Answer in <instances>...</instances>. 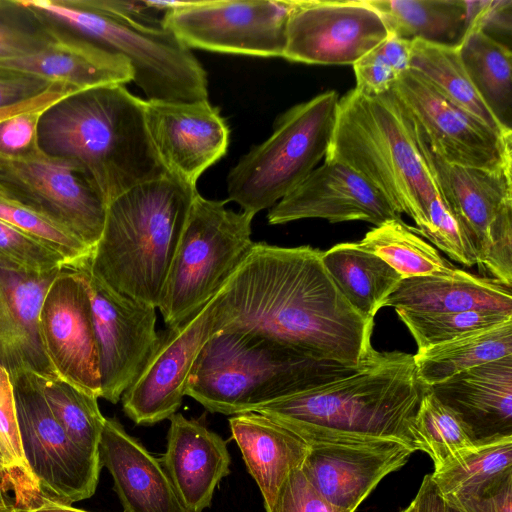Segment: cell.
I'll use <instances>...</instances> for the list:
<instances>
[{"label":"cell","instance_id":"cell-1","mask_svg":"<svg viewBox=\"0 0 512 512\" xmlns=\"http://www.w3.org/2000/svg\"><path fill=\"white\" fill-rule=\"evenodd\" d=\"M322 252L254 242L218 293L220 331L262 335L319 360L367 362L377 352L371 344L374 322L341 294Z\"/></svg>","mask_w":512,"mask_h":512},{"label":"cell","instance_id":"cell-2","mask_svg":"<svg viewBox=\"0 0 512 512\" xmlns=\"http://www.w3.org/2000/svg\"><path fill=\"white\" fill-rule=\"evenodd\" d=\"M423 388L412 354L377 351L347 376L253 412L286 427L309 446L397 441L416 452L412 425Z\"/></svg>","mask_w":512,"mask_h":512},{"label":"cell","instance_id":"cell-3","mask_svg":"<svg viewBox=\"0 0 512 512\" xmlns=\"http://www.w3.org/2000/svg\"><path fill=\"white\" fill-rule=\"evenodd\" d=\"M38 147L78 164L107 204L168 172L152 144L145 100L122 84L72 92L39 119Z\"/></svg>","mask_w":512,"mask_h":512},{"label":"cell","instance_id":"cell-4","mask_svg":"<svg viewBox=\"0 0 512 512\" xmlns=\"http://www.w3.org/2000/svg\"><path fill=\"white\" fill-rule=\"evenodd\" d=\"M197 187L166 175L107 204L90 271L115 291L158 308Z\"/></svg>","mask_w":512,"mask_h":512},{"label":"cell","instance_id":"cell-5","mask_svg":"<svg viewBox=\"0 0 512 512\" xmlns=\"http://www.w3.org/2000/svg\"><path fill=\"white\" fill-rule=\"evenodd\" d=\"M324 159L354 169L383 194L420 234L439 190L418 147L412 122L389 90L369 97L350 90L339 99Z\"/></svg>","mask_w":512,"mask_h":512},{"label":"cell","instance_id":"cell-6","mask_svg":"<svg viewBox=\"0 0 512 512\" xmlns=\"http://www.w3.org/2000/svg\"><path fill=\"white\" fill-rule=\"evenodd\" d=\"M362 365L319 360L254 333L220 331L199 353L186 396L210 412L238 415L347 376Z\"/></svg>","mask_w":512,"mask_h":512},{"label":"cell","instance_id":"cell-7","mask_svg":"<svg viewBox=\"0 0 512 512\" xmlns=\"http://www.w3.org/2000/svg\"><path fill=\"white\" fill-rule=\"evenodd\" d=\"M50 20L125 58L132 81L149 101L208 99L207 74L189 48L168 29L138 27L80 5L77 0H25Z\"/></svg>","mask_w":512,"mask_h":512},{"label":"cell","instance_id":"cell-8","mask_svg":"<svg viewBox=\"0 0 512 512\" xmlns=\"http://www.w3.org/2000/svg\"><path fill=\"white\" fill-rule=\"evenodd\" d=\"M339 99L326 91L280 115L272 134L228 172L227 200L255 216L301 184L328 152Z\"/></svg>","mask_w":512,"mask_h":512},{"label":"cell","instance_id":"cell-9","mask_svg":"<svg viewBox=\"0 0 512 512\" xmlns=\"http://www.w3.org/2000/svg\"><path fill=\"white\" fill-rule=\"evenodd\" d=\"M194 197L158 308L167 327L186 322L225 286L248 255L253 215Z\"/></svg>","mask_w":512,"mask_h":512},{"label":"cell","instance_id":"cell-10","mask_svg":"<svg viewBox=\"0 0 512 512\" xmlns=\"http://www.w3.org/2000/svg\"><path fill=\"white\" fill-rule=\"evenodd\" d=\"M412 125L423 159L464 230L479 270L512 287L511 168L489 171L446 163Z\"/></svg>","mask_w":512,"mask_h":512},{"label":"cell","instance_id":"cell-11","mask_svg":"<svg viewBox=\"0 0 512 512\" xmlns=\"http://www.w3.org/2000/svg\"><path fill=\"white\" fill-rule=\"evenodd\" d=\"M0 190L66 228L94 251L107 202L75 162L39 147L21 156L0 155Z\"/></svg>","mask_w":512,"mask_h":512},{"label":"cell","instance_id":"cell-12","mask_svg":"<svg viewBox=\"0 0 512 512\" xmlns=\"http://www.w3.org/2000/svg\"><path fill=\"white\" fill-rule=\"evenodd\" d=\"M298 0H196L166 13L164 27L187 48L283 57Z\"/></svg>","mask_w":512,"mask_h":512},{"label":"cell","instance_id":"cell-13","mask_svg":"<svg viewBox=\"0 0 512 512\" xmlns=\"http://www.w3.org/2000/svg\"><path fill=\"white\" fill-rule=\"evenodd\" d=\"M10 378L22 452L44 497L70 505L93 496L100 461L82 451L58 423L36 374L21 371Z\"/></svg>","mask_w":512,"mask_h":512},{"label":"cell","instance_id":"cell-14","mask_svg":"<svg viewBox=\"0 0 512 512\" xmlns=\"http://www.w3.org/2000/svg\"><path fill=\"white\" fill-rule=\"evenodd\" d=\"M432 151L449 164L501 171L512 168V137H504L415 72L391 88Z\"/></svg>","mask_w":512,"mask_h":512},{"label":"cell","instance_id":"cell-15","mask_svg":"<svg viewBox=\"0 0 512 512\" xmlns=\"http://www.w3.org/2000/svg\"><path fill=\"white\" fill-rule=\"evenodd\" d=\"M88 261L74 270L90 297L99 354L100 398L116 404L138 378L158 343L157 308L109 287L93 275Z\"/></svg>","mask_w":512,"mask_h":512},{"label":"cell","instance_id":"cell-16","mask_svg":"<svg viewBox=\"0 0 512 512\" xmlns=\"http://www.w3.org/2000/svg\"><path fill=\"white\" fill-rule=\"evenodd\" d=\"M38 333L54 375L100 398L99 354L91 302L76 270L65 267L51 281L40 307Z\"/></svg>","mask_w":512,"mask_h":512},{"label":"cell","instance_id":"cell-17","mask_svg":"<svg viewBox=\"0 0 512 512\" xmlns=\"http://www.w3.org/2000/svg\"><path fill=\"white\" fill-rule=\"evenodd\" d=\"M220 329L217 294L192 318L159 333L151 357L121 397L125 414L137 425H153L175 414L199 353Z\"/></svg>","mask_w":512,"mask_h":512},{"label":"cell","instance_id":"cell-18","mask_svg":"<svg viewBox=\"0 0 512 512\" xmlns=\"http://www.w3.org/2000/svg\"><path fill=\"white\" fill-rule=\"evenodd\" d=\"M387 36L382 19L366 0H298L282 58L353 66Z\"/></svg>","mask_w":512,"mask_h":512},{"label":"cell","instance_id":"cell-19","mask_svg":"<svg viewBox=\"0 0 512 512\" xmlns=\"http://www.w3.org/2000/svg\"><path fill=\"white\" fill-rule=\"evenodd\" d=\"M154 149L168 173L196 186L199 177L227 152L230 130L218 107L207 100H145Z\"/></svg>","mask_w":512,"mask_h":512},{"label":"cell","instance_id":"cell-20","mask_svg":"<svg viewBox=\"0 0 512 512\" xmlns=\"http://www.w3.org/2000/svg\"><path fill=\"white\" fill-rule=\"evenodd\" d=\"M320 218L331 223L365 221L379 226L402 220L387 198L354 169L324 159L293 191L270 208L271 225Z\"/></svg>","mask_w":512,"mask_h":512},{"label":"cell","instance_id":"cell-21","mask_svg":"<svg viewBox=\"0 0 512 512\" xmlns=\"http://www.w3.org/2000/svg\"><path fill=\"white\" fill-rule=\"evenodd\" d=\"M414 451L397 441L311 445L302 465L310 483L333 506L355 512L388 474Z\"/></svg>","mask_w":512,"mask_h":512},{"label":"cell","instance_id":"cell-22","mask_svg":"<svg viewBox=\"0 0 512 512\" xmlns=\"http://www.w3.org/2000/svg\"><path fill=\"white\" fill-rule=\"evenodd\" d=\"M166 451L159 459L183 512L209 507L218 483L230 473L227 442L181 413L170 418Z\"/></svg>","mask_w":512,"mask_h":512},{"label":"cell","instance_id":"cell-23","mask_svg":"<svg viewBox=\"0 0 512 512\" xmlns=\"http://www.w3.org/2000/svg\"><path fill=\"white\" fill-rule=\"evenodd\" d=\"M474 442L512 436V355L428 386Z\"/></svg>","mask_w":512,"mask_h":512},{"label":"cell","instance_id":"cell-24","mask_svg":"<svg viewBox=\"0 0 512 512\" xmlns=\"http://www.w3.org/2000/svg\"><path fill=\"white\" fill-rule=\"evenodd\" d=\"M124 512H183L159 461L115 418H106L99 444Z\"/></svg>","mask_w":512,"mask_h":512},{"label":"cell","instance_id":"cell-25","mask_svg":"<svg viewBox=\"0 0 512 512\" xmlns=\"http://www.w3.org/2000/svg\"><path fill=\"white\" fill-rule=\"evenodd\" d=\"M58 273L34 276L0 269V364L10 376L21 371L55 376L40 343L38 317Z\"/></svg>","mask_w":512,"mask_h":512},{"label":"cell","instance_id":"cell-26","mask_svg":"<svg viewBox=\"0 0 512 512\" xmlns=\"http://www.w3.org/2000/svg\"><path fill=\"white\" fill-rule=\"evenodd\" d=\"M54 23L57 37L49 47L28 57L0 61V67L27 72L75 91L132 81V68L125 58Z\"/></svg>","mask_w":512,"mask_h":512},{"label":"cell","instance_id":"cell-27","mask_svg":"<svg viewBox=\"0 0 512 512\" xmlns=\"http://www.w3.org/2000/svg\"><path fill=\"white\" fill-rule=\"evenodd\" d=\"M384 307L419 313L495 310L512 314V287L462 269L403 279Z\"/></svg>","mask_w":512,"mask_h":512},{"label":"cell","instance_id":"cell-28","mask_svg":"<svg viewBox=\"0 0 512 512\" xmlns=\"http://www.w3.org/2000/svg\"><path fill=\"white\" fill-rule=\"evenodd\" d=\"M229 425L269 512L291 472L302 468L310 446L286 427L257 412L234 415Z\"/></svg>","mask_w":512,"mask_h":512},{"label":"cell","instance_id":"cell-29","mask_svg":"<svg viewBox=\"0 0 512 512\" xmlns=\"http://www.w3.org/2000/svg\"><path fill=\"white\" fill-rule=\"evenodd\" d=\"M322 262L348 303L374 322L388 296L403 278L386 262L357 242L339 243L322 252Z\"/></svg>","mask_w":512,"mask_h":512},{"label":"cell","instance_id":"cell-30","mask_svg":"<svg viewBox=\"0 0 512 512\" xmlns=\"http://www.w3.org/2000/svg\"><path fill=\"white\" fill-rule=\"evenodd\" d=\"M388 33L413 41L457 45L467 29L464 0H366Z\"/></svg>","mask_w":512,"mask_h":512},{"label":"cell","instance_id":"cell-31","mask_svg":"<svg viewBox=\"0 0 512 512\" xmlns=\"http://www.w3.org/2000/svg\"><path fill=\"white\" fill-rule=\"evenodd\" d=\"M512 355V319L418 350L417 376L431 386L467 369Z\"/></svg>","mask_w":512,"mask_h":512},{"label":"cell","instance_id":"cell-32","mask_svg":"<svg viewBox=\"0 0 512 512\" xmlns=\"http://www.w3.org/2000/svg\"><path fill=\"white\" fill-rule=\"evenodd\" d=\"M457 47L476 91L498 120L511 129V50L479 27L467 28Z\"/></svg>","mask_w":512,"mask_h":512},{"label":"cell","instance_id":"cell-33","mask_svg":"<svg viewBox=\"0 0 512 512\" xmlns=\"http://www.w3.org/2000/svg\"><path fill=\"white\" fill-rule=\"evenodd\" d=\"M409 70L418 74L444 96L476 116L498 134L512 137V130L498 120L476 91L464 69L457 45L413 40Z\"/></svg>","mask_w":512,"mask_h":512},{"label":"cell","instance_id":"cell-34","mask_svg":"<svg viewBox=\"0 0 512 512\" xmlns=\"http://www.w3.org/2000/svg\"><path fill=\"white\" fill-rule=\"evenodd\" d=\"M378 256L403 279L445 273L455 266L402 220H390L369 230L357 242Z\"/></svg>","mask_w":512,"mask_h":512},{"label":"cell","instance_id":"cell-35","mask_svg":"<svg viewBox=\"0 0 512 512\" xmlns=\"http://www.w3.org/2000/svg\"><path fill=\"white\" fill-rule=\"evenodd\" d=\"M512 470V436L477 441L430 474L446 500Z\"/></svg>","mask_w":512,"mask_h":512},{"label":"cell","instance_id":"cell-36","mask_svg":"<svg viewBox=\"0 0 512 512\" xmlns=\"http://www.w3.org/2000/svg\"><path fill=\"white\" fill-rule=\"evenodd\" d=\"M38 381L52 414L70 439L91 458L100 461L99 444L106 418L100 411L98 398L55 376H38Z\"/></svg>","mask_w":512,"mask_h":512},{"label":"cell","instance_id":"cell-37","mask_svg":"<svg viewBox=\"0 0 512 512\" xmlns=\"http://www.w3.org/2000/svg\"><path fill=\"white\" fill-rule=\"evenodd\" d=\"M0 455L2 479L14 497V506L34 508L44 495L31 474L22 452L14 390L9 372L0 364Z\"/></svg>","mask_w":512,"mask_h":512},{"label":"cell","instance_id":"cell-38","mask_svg":"<svg viewBox=\"0 0 512 512\" xmlns=\"http://www.w3.org/2000/svg\"><path fill=\"white\" fill-rule=\"evenodd\" d=\"M417 451L429 455L437 468L474 445L458 416L424 385L412 425Z\"/></svg>","mask_w":512,"mask_h":512},{"label":"cell","instance_id":"cell-39","mask_svg":"<svg viewBox=\"0 0 512 512\" xmlns=\"http://www.w3.org/2000/svg\"><path fill=\"white\" fill-rule=\"evenodd\" d=\"M56 37V24L25 0H0V61L39 53Z\"/></svg>","mask_w":512,"mask_h":512},{"label":"cell","instance_id":"cell-40","mask_svg":"<svg viewBox=\"0 0 512 512\" xmlns=\"http://www.w3.org/2000/svg\"><path fill=\"white\" fill-rule=\"evenodd\" d=\"M0 220L58 252L69 269L92 256V249L66 228L12 199L0 190Z\"/></svg>","mask_w":512,"mask_h":512},{"label":"cell","instance_id":"cell-41","mask_svg":"<svg viewBox=\"0 0 512 512\" xmlns=\"http://www.w3.org/2000/svg\"><path fill=\"white\" fill-rule=\"evenodd\" d=\"M395 311L415 340L418 350L512 319L511 313L495 310L451 313H419L404 309Z\"/></svg>","mask_w":512,"mask_h":512},{"label":"cell","instance_id":"cell-42","mask_svg":"<svg viewBox=\"0 0 512 512\" xmlns=\"http://www.w3.org/2000/svg\"><path fill=\"white\" fill-rule=\"evenodd\" d=\"M411 41L394 34L366 53L354 65L358 93L373 97L391 90L402 74L409 70Z\"/></svg>","mask_w":512,"mask_h":512},{"label":"cell","instance_id":"cell-43","mask_svg":"<svg viewBox=\"0 0 512 512\" xmlns=\"http://www.w3.org/2000/svg\"><path fill=\"white\" fill-rule=\"evenodd\" d=\"M65 267L58 252L0 220V269L47 276Z\"/></svg>","mask_w":512,"mask_h":512},{"label":"cell","instance_id":"cell-44","mask_svg":"<svg viewBox=\"0 0 512 512\" xmlns=\"http://www.w3.org/2000/svg\"><path fill=\"white\" fill-rule=\"evenodd\" d=\"M444 501L460 512H512V470Z\"/></svg>","mask_w":512,"mask_h":512},{"label":"cell","instance_id":"cell-45","mask_svg":"<svg viewBox=\"0 0 512 512\" xmlns=\"http://www.w3.org/2000/svg\"><path fill=\"white\" fill-rule=\"evenodd\" d=\"M269 512H347L333 506L310 483L302 469H296L280 488Z\"/></svg>","mask_w":512,"mask_h":512},{"label":"cell","instance_id":"cell-46","mask_svg":"<svg viewBox=\"0 0 512 512\" xmlns=\"http://www.w3.org/2000/svg\"><path fill=\"white\" fill-rule=\"evenodd\" d=\"M89 9L112 15L144 29H164L166 12L158 0H77Z\"/></svg>","mask_w":512,"mask_h":512},{"label":"cell","instance_id":"cell-47","mask_svg":"<svg viewBox=\"0 0 512 512\" xmlns=\"http://www.w3.org/2000/svg\"><path fill=\"white\" fill-rule=\"evenodd\" d=\"M44 110L17 114L0 122V155L21 156L38 147V124Z\"/></svg>","mask_w":512,"mask_h":512},{"label":"cell","instance_id":"cell-48","mask_svg":"<svg viewBox=\"0 0 512 512\" xmlns=\"http://www.w3.org/2000/svg\"><path fill=\"white\" fill-rule=\"evenodd\" d=\"M56 84L27 72L0 67V108L34 98Z\"/></svg>","mask_w":512,"mask_h":512},{"label":"cell","instance_id":"cell-49","mask_svg":"<svg viewBox=\"0 0 512 512\" xmlns=\"http://www.w3.org/2000/svg\"><path fill=\"white\" fill-rule=\"evenodd\" d=\"M72 92H75V90L62 84H56L34 98L0 108V122L17 114L35 110H44Z\"/></svg>","mask_w":512,"mask_h":512},{"label":"cell","instance_id":"cell-50","mask_svg":"<svg viewBox=\"0 0 512 512\" xmlns=\"http://www.w3.org/2000/svg\"><path fill=\"white\" fill-rule=\"evenodd\" d=\"M416 499L420 512H446V503L431 481L430 474L423 478Z\"/></svg>","mask_w":512,"mask_h":512},{"label":"cell","instance_id":"cell-51","mask_svg":"<svg viewBox=\"0 0 512 512\" xmlns=\"http://www.w3.org/2000/svg\"><path fill=\"white\" fill-rule=\"evenodd\" d=\"M23 512H88L44 497L39 505L30 509H21Z\"/></svg>","mask_w":512,"mask_h":512},{"label":"cell","instance_id":"cell-52","mask_svg":"<svg viewBox=\"0 0 512 512\" xmlns=\"http://www.w3.org/2000/svg\"><path fill=\"white\" fill-rule=\"evenodd\" d=\"M7 489L4 485L3 479L0 475V512L6 511L10 509L12 506H14L9 501V497L7 496Z\"/></svg>","mask_w":512,"mask_h":512},{"label":"cell","instance_id":"cell-53","mask_svg":"<svg viewBox=\"0 0 512 512\" xmlns=\"http://www.w3.org/2000/svg\"><path fill=\"white\" fill-rule=\"evenodd\" d=\"M401 512H420V509H419V504H418V501L416 499V497L414 498V500L408 505V507H406L405 509H403Z\"/></svg>","mask_w":512,"mask_h":512},{"label":"cell","instance_id":"cell-54","mask_svg":"<svg viewBox=\"0 0 512 512\" xmlns=\"http://www.w3.org/2000/svg\"><path fill=\"white\" fill-rule=\"evenodd\" d=\"M2 512H23L20 508H17L15 506H12L10 509Z\"/></svg>","mask_w":512,"mask_h":512},{"label":"cell","instance_id":"cell-55","mask_svg":"<svg viewBox=\"0 0 512 512\" xmlns=\"http://www.w3.org/2000/svg\"><path fill=\"white\" fill-rule=\"evenodd\" d=\"M446 503V502H445ZM446 512H460L446 503Z\"/></svg>","mask_w":512,"mask_h":512},{"label":"cell","instance_id":"cell-56","mask_svg":"<svg viewBox=\"0 0 512 512\" xmlns=\"http://www.w3.org/2000/svg\"><path fill=\"white\" fill-rule=\"evenodd\" d=\"M0 475L2 477V462H1V455H0Z\"/></svg>","mask_w":512,"mask_h":512}]
</instances>
